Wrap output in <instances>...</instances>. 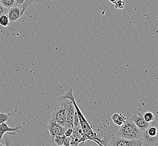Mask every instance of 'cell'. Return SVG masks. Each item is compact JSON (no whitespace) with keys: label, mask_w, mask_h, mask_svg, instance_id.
<instances>
[{"label":"cell","mask_w":158,"mask_h":146,"mask_svg":"<svg viewBox=\"0 0 158 146\" xmlns=\"http://www.w3.org/2000/svg\"><path fill=\"white\" fill-rule=\"evenodd\" d=\"M8 9L6 8L0 3V16L3 15H7L8 14Z\"/></svg>","instance_id":"d6986e66"},{"label":"cell","mask_w":158,"mask_h":146,"mask_svg":"<svg viewBox=\"0 0 158 146\" xmlns=\"http://www.w3.org/2000/svg\"><path fill=\"white\" fill-rule=\"evenodd\" d=\"M25 0H15L16 4H18L19 5H22L24 3Z\"/></svg>","instance_id":"44dd1931"},{"label":"cell","mask_w":158,"mask_h":146,"mask_svg":"<svg viewBox=\"0 0 158 146\" xmlns=\"http://www.w3.org/2000/svg\"><path fill=\"white\" fill-rule=\"evenodd\" d=\"M19 127H10L6 122H3L0 124V140H2L3 135L5 133L11 134V135H15V134L19 132Z\"/></svg>","instance_id":"30bf717a"},{"label":"cell","mask_w":158,"mask_h":146,"mask_svg":"<svg viewBox=\"0 0 158 146\" xmlns=\"http://www.w3.org/2000/svg\"><path fill=\"white\" fill-rule=\"evenodd\" d=\"M75 113V107L73 102L70 100V102L67 105V108L65 112V123L64 127L66 129L73 128Z\"/></svg>","instance_id":"52a82bcc"},{"label":"cell","mask_w":158,"mask_h":146,"mask_svg":"<svg viewBox=\"0 0 158 146\" xmlns=\"http://www.w3.org/2000/svg\"><path fill=\"white\" fill-rule=\"evenodd\" d=\"M11 119V116L10 115L2 112L0 113V124L6 122H10Z\"/></svg>","instance_id":"e0dca14e"},{"label":"cell","mask_w":158,"mask_h":146,"mask_svg":"<svg viewBox=\"0 0 158 146\" xmlns=\"http://www.w3.org/2000/svg\"><path fill=\"white\" fill-rule=\"evenodd\" d=\"M44 0H25L24 3H23L22 6L21 15L22 16L24 15L25 11L27 10V7L31 4L34 3H37L38 4H42Z\"/></svg>","instance_id":"7c38bea8"},{"label":"cell","mask_w":158,"mask_h":146,"mask_svg":"<svg viewBox=\"0 0 158 146\" xmlns=\"http://www.w3.org/2000/svg\"><path fill=\"white\" fill-rule=\"evenodd\" d=\"M0 3L8 9L16 4L15 0H1Z\"/></svg>","instance_id":"9a60e30c"},{"label":"cell","mask_w":158,"mask_h":146,"mask_svg":"<svg viewBox=\"0 0 158 146\" xmlns=\"http://www.w3.org/2000/svg\"><path fill=\"white\" fill-rule=\"evenodd\" d=\"M0 1H1V0H0Z\"/></svg>","instance_id":"d4e9b609"},{"label":"cell","mask_w":158,"mask_h":146,"mask_svg":"<svg viewBox=\"0 0 158 146\" xmlns=\"http://www.w3.org/2000/svg\"><path fill=\"white\" fill-rule=\"evenodd\" d=\"M54 142L57 146H64V135H57L54 137L52 142Z\"/></svg>","instance_id":"2e32d148"},{"label":"cell","mask_w":158,"mask_h":146,"mask_svg":"<svg viewBox=\"0 0 158 146\" xmlns=\"http://www.w3.org/2000/svg\"><path fill=\"white\" fill-rule=\"evenodd\" d=\"M125 1H127V0H125Z\"/></svg>","instance_id":"603a6c76"},{"label":"cell","mask_w":158,"mask_h":146,"mask_svg":"<svg viewBox=\"0 0 158 146\" xmlns=\"http://www.w3.org/2000/svg\"><path fill=\"white\" fill-rule=\"evenodd\" d=\"M0 146H5V144L3 143H0Z\"/></svg>","instance_id":"7402d4cb"},{"label":"cell","mask_w":158,"mask_h":146,"mask_svg":"<svg viewBox=\"0 0 158 146\" xmlns=\"http://www.w3.org/2000/svg\"><path fill=\"white\" fill-rule=\"evenodd\" d=\"M50 1H52V0H50Z\"/></svg>","instance_id":"cb8c5ba5"},{"label":"cell","mask_w":158,"mask_h":146,"mask_svg":"<svg viewBox=\"0 0 158 146\" xmlns=\"http://www.w3.org/2000/svg\"><path fill=\"white\" fill-rule=\"evenodd\" d=\"M22 5L15 4V5L11 7L8 10V16L9 18L10 24H12L15 21H18L21 18V15Z\"/></svg>","instance_id":"ba28073f"},{"label":"cell","mask_w":158,"mask_h":146,"mask_svg":"<svg viewBox=\"0 0 158 146\" xmlns=\"http://www.w3.org/2000/svg\"><path fill=\"white\" fill-rule=\"evenodd\" d=\"M64 99H69L71 101L75 107V110L79 118L80 124L83 132V135L79 141L80 143H84L85 140H91L96 142L98 145H100V146L105 145V144L104 143V140L99 139L98 137L97 134L93 131L91 126L89 124L87 120L86 119L82 112L79 109L75 97L73 96V89H70L66 94H64L59 98V100H64Z\"/></svg>","instance_id":"6da1fadb"},{"label":"cell","mask_w":158,"mask_h":146,"mask_svg":"<svg viewBox=\"0 0 158 146\" xmlns=\"http://www.w3.org/2000/svg\"><path fill=\"white\" fill-rule=\"evenodd\" d=\"M131 120L133 121L135 124L137 126V128L140 129L141 131L146 129L149 127L150 122H146L143 117V114L139 113H137L136 114H135L131 118Z\"/></svg>","instance_id":"9c48e42d"},{"label":"cell","mask_w":158,"mask_h":146,"mask_svg":"<svg viewBox=\"0 0 158 146\" xmlns=\"http://www.w3.org/2000/svg\"><path fill=\"white\" fill-rule=\"evenodd\" d=\"M110 1L112 3H114L115 5L116 8L118 9H123L124 8L125 3L123 1V0H110Z\"/></svg>","instance_id":"ac0fdd59"},{"label":"cell","mask_w":158,"mask_h":146,"mask_svg":"<svg viewBox=\"0 0 158 146\" xmlns=\"http://www.w3.org/2000/svg\"><path fill=\"white\" fill-rule=\"evenodd\" d=\"M112 146H141V140H127L121 137H113L109 143Z\"/></svg>","instance_id":"5b68a950"},{"label":"cell","mask_w":158,"mask_h":146,"mask_svg":"<svg viewBox=\"0 0 158 146\" xmlns=\"http://www.w3.org/2000/svg\"><path fill=\"white\" fill-rule=\"evenodd\" d=\"M116 136L127 140H140L142 131L135 124L131 119L127 118L125 123L120 126Z\"/></svg>","instance_id":"7a4b0ae2"},{"label":"cell","mask_w":158,"mask_h":146,"mask_svg":"<svg viewBox=\"0 0 158 146\" xmlns=\"http://www.w3.org/2000/svg\"><path fill=\"white\" fill-rule=\"evenodd\" d=\"M143 117L146 122H152L156 120L155 116L151 112H146L143 115Z\"/></svg>","instance_id":"5bb4252c"},{"label":"cell","mask_w":158,"mask_h":146,"mask_svg":"<svg viewBox=\"0 0 158 146\" xmlns=\"http://www.w3.org/2000/svg\"><path fill=\"white\" fill-rule=\"evenodd\" d=\"M73 131V128H68V129H66V131H65V132H64V135L65 137H71V135H72Z\"/></svg>","instance_id":"ffe728a7"},{"label":"cell","mask_w":158,"mask_h":146,"mask_svg":"<svg viewBox=\"0 0 158 146\" xmlns=\"http://www.w3.org/2000/svg\"><path fill=\"white\" fill-rule=\"evenodd\" d=\"M60 101L54 108V111L50 116L49 119L57 122L58 124L64 126L65 123V112L67 105L70 102L69 99L59 100Z\"/></svg>","instance_id":"277c9868"},{"label":"cell","mask_w":158,"mask_h":146,"mask_svg":"<svg viewBox=\"0 0 158 146\" xmlns=\"http://www.w3.org/2000/svg\"><path fill=\"white\" fill-rule=\"evenodd\" d=\"M158 124L156 120L150 123L146 129L142 131L140 140L141 146H158Z\"/></svg>","instance_id":"3957f363"},{"label":"cell","mask_w":158,"mask_h":146,"mask_svg":"<svg viewBox=\"0 0 158 146\" xmlns=\"http://www.w3.org/2000/svg\"><path fill=\"white\" fill-rule=\"evenodd\" d=\"M126 116L121 113H114L112 116V121L116 125L121 126L125 123L126 119Z\"/></svg>","instance_id":"8fae6325"},{"label":"cell","mask_w":158,"mask_h":146,"mask_svg":"<svg viewBox=\"0 0 158 146\" xmlns=\"http://www.w3.org/2000/svg\"><path fill=\"white\" fill-rule=\"evenodd\" d=\"M47 128L48 129L50 134V140L52 142L54 137L57 135H63L66 128L61 124H58L57 122L53 121L51 119H49L48 122L47 124Z\"/></svg>","instance_id":"8992f818"},{"label":"cell","mask_w":158,"mask_h":146,"mask_svg":"<svg viewBox=\"0 0 158 146\" xmlns=\"http://www.w3.org/2000/svg\"><path fill=\"white\" fill-rule=\"evenodd\" d=\"M10 25L8 15H3L0 16V25L3 27H7Z\"/></svg>","instance_id":"4fadbf2b"}]
</instances>
